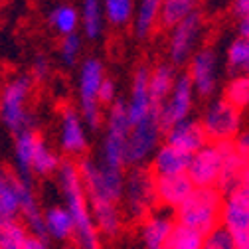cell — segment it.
Instances as JSON below:
<instances>
[{
    "mask_svg": "<svg viewBox=\"0 0 249 249\" xmlns=\"http://www.w3.org/2000/svg\"><path fill=\"white\" fill-rule=\"evenodd\" d=\"M224 99L239 111L249 107V73H239L228 83Z\"/></svg>",
    "mask_w": 249,
    "mask_h": 249,
    "instance_id": "cell-34",
    "label": "cell"
},
{
    "mask_svg": "<svg viewBox=\"0 0 249 249\" xmlns=\"http://www.w3.org/2000/svg\"><path fill=\"white\" fill-rule=\"evenodd\" d=\"M239 186H243V188H247V190H249V164H245V168H243V174H241V182H239Z\"/></svg>",
    "mask_w": 249,
    "mask_h": 249,
    "instance_id": "cell-44",
    "label": "cell"
},
{
    "mask_svg": "<svg viewBox=\"0 0 249 249\" xmlns=\"http://www.w3.org/2000/svg\"><path fill=\"white\" fill-rule=\"evenodd\" d=\"M79 53H81V36L77 32L64 36V40L59 44V57L64 61V66L73 68L79 59Z\"/></svg>",
    "mask_w": 249,
    "mask_h": 249,
    "instance_id": "cell-36",
    "label": "cell"
},
{
    "mask_svg": "<svg viewBox=\"0 0 249 249\" xmlns=\"http://www.w3.org/2000/svg\"><path fill=\"white\" fill-rule=\"evenodd\" d=\"M50 24L59 36L75 34L79 28V10L71 4H59L50 12Z\"/></svg>",
    "mask_w": 249,
    "mask_h": 249,
    "instance_id": "cell-29",
    "label": "cell"
},
{
    "mask_svg": "<svg viewBox=\"0 0 249 249\" xmlns=\"http://www.w3.org/2000/svg\"><path fill=\"white\" fill-rule=\"evenodd\" d=\"M4 172H6V170L2 168V162H0V174H4Z\"/></svg>",
    "mask_w": 249,
    "mask_h": 249,
    "instance_id": "cell-45",
    "label": "cell"
},
{
    "mask_svg": "<svg viewBox=\"0 0 249 249\" xmlns=\"http://www.w3.org/2000/svg\"><path fill=\"white\" fill-rule=\"evenodd\" d=\"M50 75V61L46 55H36V59L32 61V81H44Z\"/></svg>",
    "mask_w": 249,
    "mask_h": 249,
    "instance_id": "cell-39",
    "label": "cell"
},
{
    "mask_svg": "<svg viewBox=\"0 0 249 249\" xmlns=\"http://www.w3.org/2000/svg\"><path fill=\"white\" fill-rule=\"evenodd\" d=\"M64 249H77L75 245H68V247H64Z\"/></svg>",
    "mask_w": 249,
    "mask_h": 249,
    "instance_id": "cell-46",
    "label": "cell"
},
{
    "mask_svg": "<svg viewBox=\"0 0 249 249\" xmlns=\"http://www.w3.org/2000/svg\"><path fill=\"white\" fill-rule=\"evenodd\" d=\"M44 228L48 239L70 241L73 239V220L66 206H52L44 212Z\"/></svg>",
    "mask_w": 249,
    "mask_h": 249,
    "instance_id": "cell-23",
    "label": "cell"
},
{
    "mask_svg": "<svg viewBox=\"0 0 249 249\" xmlns=\"http://www.w3.org/2000/svg\"><path fill=\"white\" fill-rule=\"evenodd\" d=\"M38 133L34 129L22 131L14 135V166H16V176L28 184H32V154L36 146Z\"/></svg>",
    "mask_w": 249,
    "mask_h": 249,
    "instance_id": "cell-22",
    "label": "cell"
},
{
    "mask_svg": "<svg viewBox=\"0 0 249 249\" xmlns=\"http://www.w3.org/2000/svg\"><path fill=\"white\" fill-rule=\"evenodd\" d=\"M192 103H194V87L190 83L188 73L176 75L174 87H172L168 99L164 101V105L159 113L160 133L164 135L170 127H174L176 123L188 119V115L192 111Z\"/></svg>",
    "mask_w": 249,
    "mask_h": 249,
    "instance_id": "cell-10",
    "label": "cell"
},
{
    "mask_svg": "<svg viewBox=\"0 0 249 249\" xmlns=\"http://www.w3.org/2000/svg\"><path fill=\"white\" fill-rule=\"evenodd\" d=\"M129 133H131V123L127 119L124 101L117 99L113 105H109V113H107V131H105L101 160H99L103 168L124 172V166H127L124 150H127Z\"/></svg>",
    "mask_w": 249,
    "mask_h": 249,
    "instance_id": "cell-4",
    "label": "cell"
},
{
    "mask_svg": "<svg viewBox=\"0 0 249 249\" xmlns=\"http://www.w3.org/2000/svg\"><path fill=\"white\" fill-rule=\"evenodd\" d=\"M105 79V68L97 57H87L79 66V79H77V93H79V115L83 123L91 131L101 127V105L97 101L99 87Z\"/></svg>",
    "mask_w": 249,
    "mask_h": 249,
    "instance_id": "cell-6",
    "label": "cell"
},
{
    "mask_svg": "<svg viewBox=\"0 0 249 249\" xmlns=\"http://www.w3.org/2000/svg\"><path fill=\"white\" fill-rule=\"evenodd\" d=\"M87 202H89V212H91L93 224H95L97 231L107 237H115L123 226L119 206L105 198H93Z\"/></svg>",
    "mask_w": 249,
    "mask_h": 249,
    "instance_id": "cell-21",
    "label": "cell"
},
{
    "mask_svg": "<svg viewBox=\"0 0 249 249\" xmlns=\"http://www.w3.org/2000/svg\"><path fill=\"white\" fill-rule=\"evenodd\" d=\"M160 8L162 0H141L139 2V12L135 16V32L139 38L150 36L160 18Z\"/></svg>",
    "mask_w": 249,
    "mask_h": 249,
    "instance_id": "cell-28",
    "label": "cell"
},
{
    "mask_svg": "<svg viewBox=\"0 0 249 249\" xmlns=\"http://www.w3.org/2000/svg\"><path fill=\"white\" fill-rule=\"evenodd\" d=\"M220 168H222V154L217 152L213 142H208L190 157V164L186 174L194 184V188H215Z\"/></svg>",
    "mask_w": 249,
    "mask_h": 249,
    "instance_id": "cell-12",
    "label": "cell"
},
{
    "mask_svg": "<svg viewBox=\"0 0 249 249\" xmlns=\"http://www.w3.org/2000/svg\"><path fill=\"white\" fill-rule=\"evenodd\" d=\"M57 182L61 194H64L66 210L70 212L73 220V239L77 249H101L99 231L93 224V217L89 212V202L83 190V184L79 178L77 164L71 160H61L57 168Z\"/></svg>",
    "mask_w": 249,
    "mask_h": 249,
    "instance_id": "cell-1",
    "label": "cell"
},
{
    "mask_svg": "<svg viewBox=\"0 0 249 249\" xmlns=\"http://www.w3.org/2000/svg\"><path fill=\"white\" fill-rule=\"evenodd\" d=\"M174 222L168 213L152 212L142 220V241L146 249H162Z\"/></svg>",
    "mask_w": 249,
    "mask_h": 249,
    "instance_id": "cell-24",
    "label": "cell"
},
{
    "mask_svg": "<svg viewBox=\"0 0 249 249\" xmlns=\"http://www.w3.org/2000/svg\"><path fill=\"white\" fill-rule=\"evenodd\" d=\"M239 36L249 38V16L239 20Z\"/></svg>",
    "mask_w": 249,
    "mask_h": 249,
    "instance_id": "cell-43",
    "label": "cell"
},
{
    "mask_svg": "<svg viewBox=\"0 0 249 249\" xmlns=\"http://www.w3.org/2000/svg\"><path fill=\"white\" fill-rule=\"evenodd\" d=\"M127 109V119L131 123V127H135L137 123L146 119L150 115V95H148V70L139 68L133 79L131 87V97L124 103Z\"/></svg>",
    "mask_w": 249,
    "mask_h": 249,
    "instance_id": "cell-19",
    "label": "cell"
},
{
    "mask_svg": "<svg viewBox=\"0 0 249 249\" xmlns=\"http://www.w3.org/2000/svg\"><path fill=\"white\" fill-rule=\"evenodd\" d=\"M59 146L70 157H81L87 150L85 123L75 107H66L59 119Z\"/></svg>",
    "mask_w": 249,
    "mask_h": 249,
    "instance_id": "cell-14",
    "label": "cell"
},
{
    "mask_svg": "<svg viewBox=\"0 0 249 249\" xmlns=\"http://www.w3.org/2000/svg\"><path fill=\"white\" fill-rule=\"evenodd\" d=\"M28 235L30 233L20 220L0 222V249H22Z\"/></svg>",
    "mask_w": 249,
    "mask_h": 249,
    "instance_id": "cell-32",
    "label": "cell"
},
{
    "mask_svg": "<svg viewBox=\"0 0 249 249\" xmlns=\"http://www.w3.org/2000/svg\"><path fill=\"white\" fill-rule=\"evenodd\" d=\"M233 146H235V150L241 154V159L249 164V129L239 131V133L235 135V139H233Z\"/></svg>",
    "mask_w": 249,
    "mask_h": 249,
    "instance_id": "cell-40",
    "label": "cell"
},
{
    "mask_svg": "<svg viewBox=\"0 0 249 249\" xmlns=\"http://www.w3.org/2000/svg\"><path fill=\"white\" fill-rule=\"evenodd\" d=\"M103 6L101 0H83L79 8V26L83 30V36L87 40H97L103 34Z\"/></svg>",
    "mask_w": 249,
    "mask_h": 249,
    "instance_id": "cell-26",
    "label": "cell"
},
{
    "mask_svg": "<svg viewBox=\"0 0 249 249\" xmlns=\"http://www.w3.org/2000/svg\"><path fill=\"white\" fill-rule=\"evenodd\" d=\"M121 200L124 202L127 215L135 222H142L148 213L154 212L157 190H154V174L150 172V168L139 164L124 174Z\"/></svg>",
    "mask_w": 249,
    "mask_h": 249,
    "instance_id": "cell-5",
    "label": "cell"
},
{
    "mask_svg": "<svg viewBox=\"0 0 249 249\" xmlns=\"http://www.w3.org/2000/svg\"><path fill=\"white\" fill-rule=\"evenodd\" d=\"M200 32H202V16L198 12L188 14L176 26H172L170 46H168L172 66H184L186 61L192 57V52H194Z\"/></svg>",
    "mask_w": 249,
    "mask_h": 249,
    "instance_id": "cell-11",
    "label": "cell"
},
{
    "mask_svg": "<svg viewBox=\"0 0 249 249\" xmlns=\"http://www.w3.org/2000/svg\"><path fill=\"white\" fill-rule=\"evenodd\" d=\"M190 83L194 87V93L200 97H210L215 91L217 83V57L213 50L204 48L198 50L190 57V71H188Z\"/></svg>",
    "mask_w": 249,
    "mask_h": 249,
    "instance_id": "cell-13",
    "label": "cell"
},
{
    "mask_svg": "<svg viewBox=\"0 0 249 249\" xmlns=\"http://www.w3.org/2000/svg\"><path fill=\"white\" fill-rule=\"evenodd\" d=\"M20 198H18V176L4 172L0 174V220H18Z\"/></svg>",
    "mask_w": 249,
    "mask_h": 249,
    "instance_id": "cell-25",
    "label": "cell"
},
{
    "mask_svg": "<svg viewBox=\"0 0 249 249\" xmlns=\"http://www.w3.org/2000/svg\"><path fill=\"white\" fill-rule=\"evenodd\" d=\"M192 154L178 150L170 144H162L154 150L150 160V172L154 176H172V174H184L188 170Z\"/></svg>",
    "mask_w": 249,
    "mask_h": 249,
    "instance_id": "cell-20",
    "label": "cell"
},
{
    "mask_svg": "<svg viewBox=\"0 0 249 249\" xmlns=\"http://www.w3.org/2000/svg\"><path fill=\"white\" fill-rule=\"evenodd\" d=\"M22 249H50V243H48V239H42V237H36L30 233L26 237V243Z\"/></svg>",
    "mask_w": 249,
    "mask_h": 249,
    "instance_id": "cell-41",
    "label": "cell"
},
{
    "mask_svg": "<svg viewBox=\"0 0 249 249\" xmlns=\"http://www.w3.org/2000/svg\"><path fill=\"white\" fill-rule=\"evenodd\" d=\"M164 137H166V144L178 150H184L188 154H194L204 144H208V139H206V133L202 129L200 121H194V119H184L176 123L174 127H170L164 133Z\"/></svg>",
    "mask_w": 249,
    "mask_h": 249,
    "instance_id": "cell-16",
    "label": "cell"
},
{
    "mask_svg": "<svg viewBox=\"0 0 249 249\" xmlns=\"http://www.w3.org/2000/svg\"><path fill=\"white\" fill-rule=\"evenodd\" d=\"M202 243H204V235H200L190 228L174 224L162 249H202Z\"/></svg>",
    "mask_w": 249,
    "mask_h": 249,
    "instance_id": "cell-31",
    "label": "cell"
},
{
    "mask_svg": "<svg viewBox=\"0 0 249 249\" xmlns=\"http://www.w3.org/2000/svg\"><path fill=\"white\" fill-rule=\"evenodd\" d=\"M176 81V71L172 64H160L148 71V95H150V115L159 119V113L168 99Z\"/></svg>",
    "mask_w": 249,
    "mask_h": 249,
    "instance_id": "cell-18",
    "label": "cell"
},
{
    "mask_svg": "<svg viewBox=\"0 0 249 249\" xmlns=\"http://www.w3.org/2000/svg\"><path fill=\"white\" fill-rule=\"evenodd\" d=\"M202 249H237V247H235L231 235H230L222 226H217V228H213L210 233L204 235Z\"/></svg>",
    "mask_w": 249,
    "mask_h": 249,
    "instance_id": "cell-37",
    "label": "cell"
},
{
    "mask_svg": "<svg viewBox=\"0 0 249 249\" xmlns=\"http://www.w3.org/2000/svg\"><path fill=\"white\" fill-rule=\"evenodd\" d=\"M154 190H157V202L166 208L176 210L194 190L188 174H172V176H154Z\"/></svg>",
    "mask_w": 249,
    "mask_h": 249,
    "instance_id": "cell-17",
    "label": "cell"
},
{
    "mask_svg": "<svg viewBox=\"0 0 249 249\" xmlns=\"http://www.w3.org/2000/svg\"><path fill=\"white\" fill-rule=\"evenodd\" d=\"M101 6H103V16L113 26L129 24L135 14L133 0H101Z\"/></svg>",
    "mask_w": 249,
    "mask_h": 249,
    "instance_id": "cell-33",
    "label": "cell"
},
{
    "mask_svg": "<svg viewBox=\"0 0 249 249\" xmlns=\"http://www.w3.org/2000/svg\"><path fill=\"white\" fill-rule=\"evenodd\" d=\"M0 222H2V220H0Z\"/></svg>",
    "mask_w": 249,
    "mask_h": 249,
    "instance_id": "cell-47",
    "label": "cell"
},
{
    "mask_svg": "<svg viewBox=\"0 0 249 249\" xmlns=\"http://www.w3.org/2000/svg\"><path fill=\"white\" fill-rule=\"evenodd\" d=\"M220 226L231 235L237 249H249V190L237 186L224 198Z\"/></svg>",
    "mask_w": 249,
    "mask_h": 249,
    "instance_id": "cell-7",
    "label": "cell"
},
{
    "mask_svg": "<svg viewBox=\"0 0 249 249\" xmlns=\"http://www.w3.org/2000/svg\"><path fill=\"white\" fill-rule=\"evenodd\" d=\"M196 4H198V0H162L159 20L164 28H172L188 14L196 12Z\"/></svg>",
    "mask_w": 249,
    "mask_h": 249,
    "instance_id": "cell-30",
    "label": "cell"
},
{
    "mask_svg": "<svg viewBox=\"0 0 249 249\" xmlns=\"http://www.w3.org/2000/svg\"><path fill=\"white\" fill-rule=\"evenodd\" d=\"M213 144H215L217 152L222 154V168H220V176H217V182H215V188L224 196H228L230 192H233L239 186L241 174H243V168L247 162L235 150L233 141H220V142H213Z\"/></svg>",
    "mask_w": 249,
    "mask_h": 249,
    "instance_id": "cell-15",
    "label": "cell"
},
{
    "mask_svg": "<svg viewBox=\"0 0 249 249\" xmlns=\"http://www.w3.org/2000/svg\"><path fill=\"white\" fill-rule=\"evenodd\" d=\"M97 101H99V105H107V107L117 101V85H115V81L109 79L107 75H105V79H103V83H101V87H99Z\"/></svg>",
    "mask_w": 249,
    "mask_h": 249,
    "instance_id": "cell-38",
    "label": "cell"
},
{
    "mask_svg": "<svg viewBox=\"0 0 249 249\" xmlns=\"http://www.w3.org/2000/svg\"><path fill=\"white\" fill-rule=\"evenodd\" d=\"M224 194L217 188H194L192 194L176 208V224L190 228L200 235L220 226Z\"/></svg>",
    "mask_w": 249,
    "mask_h": 249,
    "instance_id": "cell-2",
    "label": "cell"
},
{
    "mask_svg": "<svg viewBox=\"0 0 249 249\" xmlns=\"http://www.w3.org/2000/svg\"><path fill=\"white\" fill-rule=\"evenodd\" d=\"M160 127L159 119L154 115H148L135 127H131L129 139H127V150H124V159H127V166H139L148 157H152L154 150L159 148L160 141Z\"/></svg>",
    "mask_w": 249,
    "mask_h": 249,
    "instance_id": "cell-9",
    "label": "cell"
},
{
    "mask_svg": "<svg viewBox=\"0 0 249 249\" xmlns=\"http://www.w3.org/2000/svg\"><path fill=\"white\" fill-rule=\"evenodd\" d=\"M32 85L30 75H16L0 89V123L14 135L34 129V115L26 109Z\"/></svg>",
    "mask_w": 249,
    "mask_h": 249,
    "instance_id": "cell-3",
    "label": "cell"
},
{
    "mask_svg": "<svg viewBox=\"0 0 249 249\" xmlns=\"http://www.w3.org/2000/svg\"><path fill=\"white\" fill-rule=\"evenodd\" d=\"M61 164L59 154L38 135L32 154V176H52Z\"/></svg>",
    "mask_w": 249,
    "mask_h": 249,
    "instance_id": "cell-27",
    "label": "cell"
},
{
    "mask_svg": "<svg viewBox=\"0 0 249 249\" xmlns=\"http://www.w3.org/2000/svg\"><path fill=\"white\" fill-rule=\"evenodd\" d=\"M228 66L233 73L249 71V40L239 36L228 48Z\"/></svg>",
    "mask_w": 249,
    "mask_h": 249,
    "instance_id": "cell-35",
    "label": "cell"
},
{
    "mask_svg": "<svg viewBox=\"0 0 249 249\" xmlns=\"http://www.w3.org/2000/svg\"><path fill=\"white\" fill-rule=\"evenodd\" d=\"M202 129L206 133L208 142L233 141L241 131V113L226 99H215L204 113Z\"/></svg>",
    "mask_w": 249,
    "mask_h": 249,
    "instance_id": "cell-8",
    "label": "cell"
},
{
    "mask_svg": "<svg viewBox=\"0 0 249 249\" xmlns=\"http://www.w3.org/2000/svg\"><path fill=\"white\" fill-rule=\"evenodd\" d=\"M233 12L239 20L247 18L249 16V0H233Z\"/></svg>",
    "mask_w": 249,
    "mask_h": 249,
    "instance_id": "cell-42",
    "label": "cell"
}]
</instances>
